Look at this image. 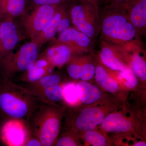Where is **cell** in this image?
<instances>
[{"instance_id":"14","label":"cell","mask_w":146,"mask_h":146,"mask_svg":"<svg viewBox=\"0 0 146 146\" xmlns=\"http://www.w3.org/2000/svg\"><path fill=\"white\" fill-rule=\"evenodd\" d=\"M65 5H62L50 23L33 40H31L39 47L42 46L47 42L53 40L57 34V29L63 12L66 9Z\"/></svg>"},{"instance_id":"7","label":"cell","mask_w":146,"mask_h":146,"mask_svg":"<svg viewBox=\"0 0 146 146\" xmlns=\"http://www.w3.org/2000/svg\"><path fill=\"white\" fill-rule=\"evenodd\" d=\"M15 19L1 18L0 22V60L17 48L25 36Z\"/></svg>"},{"instance_id":"2","label":"cell","mask_w":146,"mask_h":146,"mask_svg":"<svg viewBox=\"0 0 146 146\" xmlns=\"http://www.w3.org/2000/svg\"><path fill=\"white\" fill-rule=\"evenodd\" d=\"M40 102L26 88L13 83L10 79L0 77V112L7 119L27 122Z\"/></svg>"},{"instance_id":"12","label":"cell","mask_w":146,"mask_h":146,"mask_svg":"<svg viewBox=\"0 0 146 146\" xmlns=\"http://www.w3.org/2000/svg\"><path fill=\"white\" fill-rule=\"evenodd\" d=\"M127 11L129 21L139 36L145 34L146 28V0H135Z\"/></svg>"},{"instance_id":"5","label":"cell","mask_w":146,"mask_h":146,"mask_svg":"<svg viewBox=\"0 0 146 146\" xmlns=\"http://www.w3.org/2000/svg\"><path fill=\"white\" fill-rule=\"evenodd\" d=\"M68 13L75 28L86 34L91 40L98 36L100 27L99 6L78 0L72 4Z\"/></svg>"},{"instance_id":"6","label":"cell","mask_w":146,"mask_h":146,"mask_svg":"<svg viewBox=\"0 0 146 146\" xmlns=\"http://www.w3.org/2000/svg\"><path fill=\"white\" fill-rule=\"evenodd\" d=\"M61 5H42L34 7L22 21V26L26 36L31 40H33L50 23Z\"/></svg>"},{"instance_id":"4","label":"cell","mask_w":146,"mask_h":146,"mask_svg":"<svg viewBox=\"0 0 146 146\" xmlns=\"http://www.w3.org/2000/svg\"><path fill=\"white\" fill-rule=\"evenodd\" d=\"M40 48L32 41L16 48L0 60V77L10 79L25 72L38 58Z\"/></svg>"},{"instance_id":"9","label":"cell","mask_w":146,"mask_h":146,"mask_svg":"<svg viewBox=\"0 0 146 146\" xmlns=\"http://www.w3.org/2000/svg\"><path fill=\"white\" fill-rule=\"evenodd\" d=\"M56 42L68 45L73 52L87 51L93 47V42L90 38L75 28H68L58 34Z\"/></svg>"},{"instance_id":"10","label":"cell","mask_w":146,"mask_h":146,"mask_svg":"<svg viewBox=\"0 0 146 146\" xmlns=\"http://www.w3.org/2000/svg\"><path fill=\"white\" fill-rule=\"evenodd\" d=\"M74 53L68 45L55 41L39 56L46 58L55 67H60L68 63Z\"/></svg>"},{"instance_id":"24","label":"cell","mask_w":146,"mask_h":146,"mask_svg":"<svg viewBox=\"0 0 146 146\" xmlns=\"http://www.w3.org/2000/svg\"><path fill=\"white\" fill-rule=\"evenodd\" d=\"M119 78L125 85L129 89L135 88L138 84V80L130 68L125 67L120 71Z\"/></svg>"},{"instance_id":"22","label":"cell","mask_w":146,"mask_h":146,"mask_svg":"<svg viewBox=\"0 0 146 146\" xmlns=\"http://www.w3.org/2000/svg\"><path fill=\"white\" fill-rule=\"evenodd\" d=\"M60 81V76L52 72L37 81L29 83V85L27 89H28L32 94H33L47 87L59 84Z\"/></svg>"},{"instance_id":"34","label":"cell","mask_w":146,"mask_h":146,"mask_svg":"<svg viewBox=\"0 0 146 146\" xmlns=\"http://www.w3.org/2000/svg\"><path fill=\"white\" fill-rule=\"evenodd\" d=\"M1 16H0V22H1Z\"/></svg>"},{"instance_id":"32","label":"cell","mask_w":146,"mask_h":146,"mask_svg":"<svg viewBox=\"0 0 146 146\" xmlns=\"http://www.w3.org/2000/svg\"><path fill=\"white\" fill-rule=\"evenodd\" d=\"M79 1L89 2L92 3H94L98 6H99L101 1V0H79Z\"/></svg>"},{"instance_id":"15","label":"cell","mask_w":146,"mask_h":146,"mask_svg":"<svg viewBox=\"0 0 146 146\" xmlns=\"http://www.w3.org/2000/svg\"><path fill=\"white\" fill-rule=\"evenodd\" d=\"M27 0H0L1 18L16 19L23 15L26 9Z\"/></svg>"},{"instance_id":"27","label":"cell","mask_w":146,"mask_h":146,"mask_svg":"<svg viewBox=\"0 0 146 146\" xmlns=\"http://www.w3.org/2000/svg\"><path fill=\"white\" fill-rule=\"evenodd\" d=\"M33 7L42 5H56L67 4L72 0H27Z\"/></svg>"},{"instance_id":"28","label":"cell","mask_w":146,"mask_h":146,"mask_svg":"<svg viewBox=\"0 0 146 146\" xmlns=\"http://www.w3.org/2000/svg\"><path fill=\"white\" fill-rule=\"evenodd\" d=\"M71 23V21L69 13H68L66 9L63 12V16L58 27L57 34H60L65 30L70 27Z\"/></svg>"},{"instance_id":"19","label":"cell","mask_w":146,"mask_h":146,"mask_svg":"<svg viewBox=\"0 0 146 146\" xmlns=\"http://www.w3.org/2000/svg\"><path fill=\"white\" fill-rule=\"evenodd\" d=\"M95 68L91 63L80 65L72 62L68 65L67 70L69 76L74 79L81 78L84 80H90L95 73Z\"/></svg>"},{"instance_id":"18","label":"cell","mask_w":146,"mask_h":146,"mask_svg":"<svg viewBox=\"0 0 146 146\" xmlns=\"http://www.w3.org/2000/svg\"><path fill=\"white\" fill-rule=\"evenodd\" d=\"M76 86L80 100L85 104L93 103L101 97L100 91L94 85L85 82L81 81L79 82Z\"/></svg>"},{"instance_id":"31","label":"cell","mask_w":146,"mask_h":146,"mask_svg":"<svg viewBox=\"0 0 146 146\" xmlns=\"http://www.w3.org/2000/svg\"><path fill=\"white\" fill-rule=\"evenodd\" d=\"M23 146H42L41 142L37 138L30 135L25 142Z\"/></svg>"},{"instance_id":"13","label":"cell","mask_w":146,"mask_h":146,"mask_svg":"<svg viewBox=\"0 0 146 146\" xmlns=\"http://www.w3.org/2000/svg\"><path fill=\"white\" fill-rule=\"evenodd\" d=\"M104 119V114L100 108H86L82 111L78 117L75 125L79 130H92L102 123Z\"/></svg>"},{"instance_id":"8","label":"cell","mask_w":146,"mask_h":146,"mask_svg":"<svg viewBox=\"0 0 146 146\" xmlns=\"http://www.w3.org/2000/svg\"><path fill=\"white\" fill-rule=\"evenodd\" d=\"M30 135L26 121L7 119L0 130V137L4 144L8 146H23Z\"/></svg>"},{"instance_id":"23","label":"cell","mask_w":146,"mask_h":146,"mask_svg":"<svg viewBox=\"0 0 146 146\" xmlns=\"http://www.w3.org/2000/svg\"><path fill=\"white\" fill-rule=\"evenodd\" d=\"M130 65V69L135 76L141 80H146V63L140 54H136L133 56Z\"/></svg>"},{"instance_id":"26","label":"cell","mask_w":146,"mask_h":146,"mask_svg":"<svg viewBox=\"0 0 146 146\" xmlns=\"http://www.w3.org/2000/svg\"><path fill=\"white\" fill-rule=\"evenodd\" d=\"M84 138L85 140L93 146H104L106 145L105 138L96 131H87L85 133Z\"/></svg>"},{"instance_id":"33","label":"cell","mask_w":146,"mask_h":146,"mask_svg":"<svg viewBox=\"0 0 146 146\" xmlns=\"http://www.w3.org/2000/svg\"><path fill=\"white\" fill-rule=\"evenodd\" d=\"M134 146H146V144L145 143H144V142H139V143H137L136 144H135L134 145Z\"/></svg>"},{"instance_id":"17","label":"cell","mask_w":146,"mask_h":146,"mask_svg":"<svg viewBox=\"0 0 146 146\" xmlns=\"http://www.w3.org/2000/svg\"><path fill=\"white\" fill-rule=\"evenodd\" d=\"M101 50L100 58L102 62L105 66L111 70L121 71L125 67L115 56V47L102 40Z\"/></svg>"},{"instance_id":"25","label":"cell","mask_w":146,"mask_h":146,"mask_svg":"<svg viewBox=\"0 0 146 146\" xmlns=\"http://www.w3.org/2000/svg\"><path fill=\"white\" fill-rule=\"evenodd\" d=\"M63 96L68 102L74 103L78 100V91L77 86L72 84L66 85L63 89Z\"/></svg>"},{"instance_id":"30","label":"cell","mask_w":146,"mask_h":146,"mask_svg":"<svg viewBox=\"0 0 146 146\" xmlns=\"http://www.w3.org/2000/svg\"><path fill=\"white\" fill-rule=\"evenodd\" d=\"M54 145L56 146H76L77 145L74 140L69 136L61 137L57 141H56Z\"/></svg>"},{"instance_id":"21","label":"cell","mask_w":146,"mask_h":146,"mask_svg":"<svg viewBox=\"0 0 146 146\" xmlns=\"http://www.w3.org/2000/svg\"><path fill=\"white\" fill-rule=\"evenodd\" d=\"M96 80L102 87L110 93H115L118 89L117 82L111 78L104 68L98 66L95 70Z\"/></svg>"},{"instance_id":"16","label":"cell","mask_w":146,"mask_h":146,"mask_svg":"<svg viewBox=\"0 0 146 146\" xmlns=\"http://www.w3.org/2000/svg\"><path fill=\"white\" fill-rule=\"evenodd\" d=\"M101 126L104 130L108 132H123L130 130L131 124L121 114H112L104 119Z\"/></svg>"},{"instance_id":"29","label":"cell","mask_w":146,"mask_h":146,"mask_svg":"<svg viewBox=\"0 0 146 146\" xmlns=\"http://www.w3.org/2000/svg\"><path fill=\"white\" fill-rule=\"evenodd\" d=\"M109 5L113 6L124 8L127 10L129 6L135 0H107Z\"/></svg>"},{"instance_id":"1","label":"cell","mask_w":146,"mask_h":146,"mask_svg":"<svg viewBox=\"0 0 146 146\" xmlns=\"http://www.w3.org/2000/svg\"><path fill=\"white\" fill-rule=\"evenodd\" d=\"M102 40L123 50L141 46L140 36L125 9L108 5L100 13Z\"/></svg>"},{"instance_id":"20","label":"cell","mask_w":146,"mask_h":146,"mask_svg":"<svg viewBox=\"0 0 146 146\" xmlns=\"http://www.w3.org/2000/svg\"><path fill=\"white\" fill-rule=\"evenodd\" d=\"M32 94L42 103L52 105L63 98V88L59 84L47 87Z\"/></svg>"},{"instance_id":"11","label":"cell","mask_w":146,"mask_h":146,"mask_svg":"<svg viewBox=\"0 0 146 146\" xmlns=\"http://www.w3.org/2000/svg\"><path fill=\"white\" fill-rule=\"evenodd\" d=\"M54 68L46 58L39 56L30 68L20 74V80L29 83H33L52 73Z\"/></svg>"},{"instance_id":"3","label":"cell","mask_w":146,"mask_h":146,"mask_svg":"<svg viewBox=\"0 0 146 146\" xmlns=\"http://www.w3.org/2000/svg\"><path fill=\"white\" fill-rule=\"evenodd\" d=\"M31 135L42 146L53 145L59 133L60 119L52 105L43 103L33 111L27 121Z\"/></svg>"}]
</instances>
